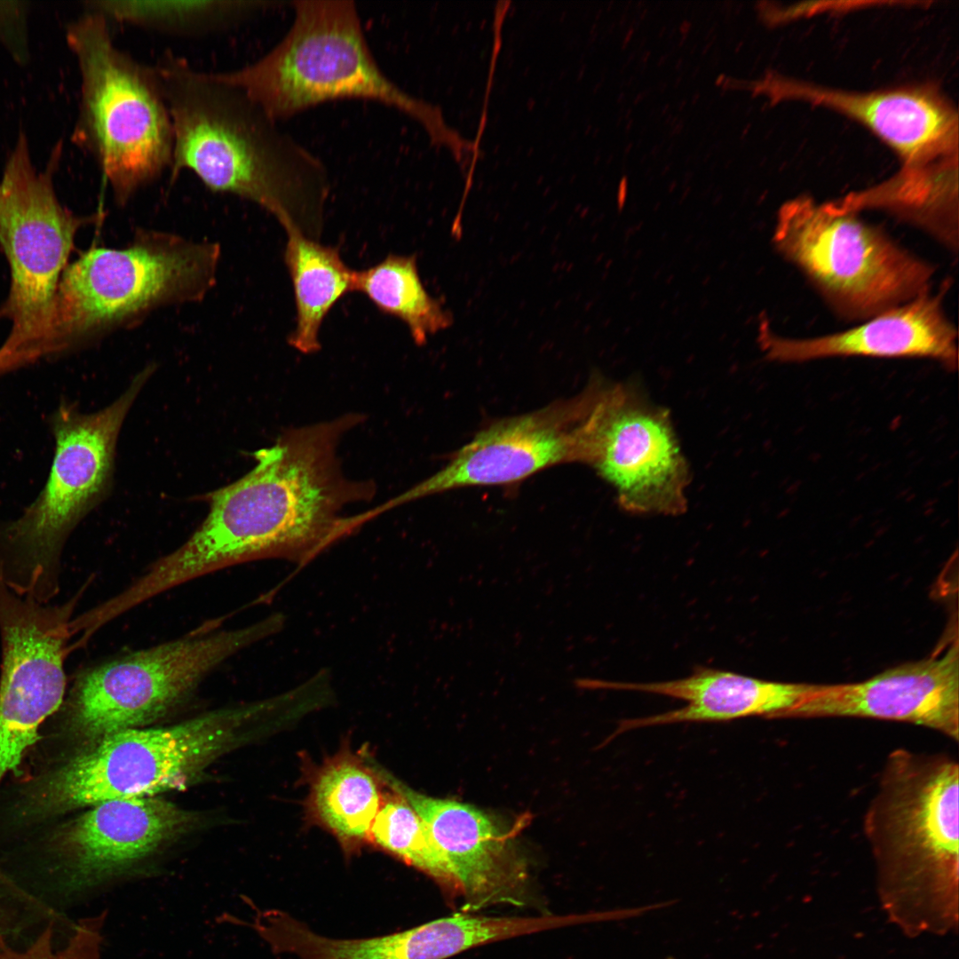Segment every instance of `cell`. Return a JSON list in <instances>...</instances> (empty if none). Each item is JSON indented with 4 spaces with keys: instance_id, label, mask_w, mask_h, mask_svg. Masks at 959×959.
Returning a JSON list of instances; mask_svg holds the SVG:
<instances>
[{
    "instance_id": "52a82bcc",
    "label": "cell",
    "mask_w": 959,
    "mask_h": 959,
    "mask_svg": "<svg viewBox=\"0 0 959 959\" xmlns=\"http://www.w3.org/2000/svg\"><path fill=\"white\" fill-rule=\"evenodd\" d=\"M153 371L148 366L99 411L85 414L63 404L52 416L55 447L48 479L20 517L0 525V582L17 595L42 604L58 595L63 547L108 490L120 429Z\"/></svg>"
},
{
    "instance_id": "3957f363",
    "label": "cell",
    "mask_w": 959,
    "mask_h": 959,
    "mask_svg": "<svg viewBox=\"0 0 959 959\" xmlns=\"http://www.w3.org/2000/svg\"><path fill=\"white\" fill-rule=\"evenodd\" d=\"M876 887L910 937L957 930L959 765L945 753L888 754L864 816Z\"/></svg>"
},
{
    "instance_id": "4316f807",
    "label": "cell",
    "mask_w": 959,
    "mask_h": 959,
    "mask_svg": "<svg viewBox=\"0 0 959 959\" xmlns=\"http://www.w3.org/2000/svg\"><path fill=\"white\" fill-rule=\"evenodd\" d=\"M384 796L369 843L431 877L449 903L461 900L459 883L425 824L398 793Z\"/></svg>"
},
{
    "instance_id": "d6986e66",
    "label": "cell",
    "mask_w": 959,
    "mask_h": 959,
    "mask_svg": "<svg viewBox=\"0 0 959 959\" xmlns=\"http://www.w3.org/2000/svg\"><path fill=\"white\" fill-rule=\"evenodd\" d=\"M926 291L881 312L852 329L812 338L774 334L767 321L759 325L757 341L769 361L803 362L835 356L927 358L947 369L958 365L957 332L947 318L943 294Z\"/></svg>"
},
{
    "instance_id": "e0dca14e",
    "label": "cell",
    "mask_w": 959,
    "mask_h": 959,
    "mask_svg": "<svg viewBox=\"0 0 959 959\" xmlns=\"http://www.w3.org/2000/svg\"><path fill=\"white\" fill-rule=\"evenodd\" d=\"M860 717L914 724L959 741V654L907 662L867 680L811 685L782 718Z\"/></svg>"
},
{
    "instance_id": "44dd1931",
    "label": "cell",
    "mask_w": 959,
    "mask_h": 959,
    "mask_svg": "<svg viewBox=\"0 0 959 959\" xmlns=\"http://www.w3.org/2000/svg\"><path fill=\"white\" fill-rule=\"evenodd\" d=\"M249 923L277 955L297 959H448L470 946L471 936L456 915L387 935L335 939L312 931L280 909H259Z\"/></svg>"
},
{
    "instance_id": "30bf717a",
    "label": "cell",
    "mask_w": 959,
    "mask_h": 959,
    "mask_svg": "<svg viewBox=\"0 0 959 959\" xmlns=\"http://www.w3.org/2000/svg\"><path fill=\"white\" fill-rule=\"evenodd\" d=\"M224 617L180 638L122 654L81 671L67 702L72 728L97 741L146 727L182 702L220 664L277 632L283 617L223 629Z\"/></svg>"
},
{
    "instance_id": "83f0119b",
    "label": "cell",
    "mask_w": 959,
    "mask_h": 959,
    "mask_svg": "<svg viewBox=\"0 0 959 959\" xmlns=\"http://www.w3.org/2000/svg\"><path fill=\"white\" fill-rule=\"evenodd\" d=\"M107 912L80 918L61 947H56L55 919L44 925L28 945L19 948L0 935V959H100Z\"/></svg>"
},
{
    "instance_id": "4fadbf2b",
    "label": "cell",
    "mask_w": 959,
    "mask_h": 959,
    "mask_svg": "<svg viewBox=\"0 0 959 959\" xmlns=\"http://www.w3.org/2000/svg\"><path fill=\"white\" fill-rule=\"evenodd\" d=\"M84 588L52 605L17 595L0 582V781L18 768L40 725L62 704L65 662L82 646L74 617Z\"/></svg>"
},
{
    "instance_id": "7a4b0ae2",
    "label": "cell",
    "mask_w": 959,
    "mask_h": 959,
    "mask_svg": "<svg viewBox=\"0 0 959 959\" xmlns=\"http://www.w3.org/2000/svg\"><path fill=\"white\" fill-rule=\"evenodd\" d=\"M155 66L173 126L170 178L191 171L210 191L262 207L285 231L318 239L329 193L321 159L214 72L171 52Z\"/></svg>"
},
{
    "instance_id": "7402d4cb",
    "label": "cell",
    "mask_w": 959,
    "mask_h": 959,
    "mask_svg": "<svg viewBox=\"0 0 959 959\" xmlns=\"http://www.w3.org/2000/svg\"><path fill=\"white\" fill-rule=\"evenodd\" d=\"M836 210L858 213L881 209L922 227L948 249L958 248V157L904 167L881 184L830 201Z\"/></svg>"
},
{
    "instance_id": "5b68a950",
    "label": "cell",
    "mask_w": 959,
    "mask_h": 959,
    "mask_svg": "<svg viewBox=\"0 0 959 959\" xmlns=\"http://www.w3.org/2000/svg\"><path fill=\"white\" fill-rule=\"evenodd\" d=\"M218 243L139 229L123 248L93 247L66 267L38 355L134 326L154 311L199 302L216 284Z\"/></svg>"
},
{
    "instance_id": "7c38bea8",
    "label": "cell",
    "mask_w": 959,
    "mask_h": 959,
    "mask_svg": "<svg viewBox=\"0 0 959 959\" xmlns=\"http://www.w3.org/2000/svg\"><path fill=\"white\" fill-rule=\"evenodd\" d=\"M590 383L584 464L611 485L625 512L685 513L692 474L670 411L638 383L611 381L597 372Z\"/></svg>"
},
{
    "instance_id": "cb8c5ba5",
    "label": "cell",
    "mask_w": 959,
    "mask_h": 959,
    "mask_svg": "<svg viewBox=\"0 0 959 959\" xmlns=\"http://www.w3.org/2000/svg\"><path fill=\"white\" fill-rule=\"evenodd\" d=\"M284 262L293 286L296 327L289 344L303 353L321 349L320 330L331 308L353 292L354 270L339 249L325 246L296 230L287 231Z\"/></svg>"
},
{
    "instance_id": "ffe728a7",
    "label": "cell",
    "mask_w": 959,
    "mask_h": 959,
    "mask_svg": "<svg viewBox=\"0 0 959 959\" xmlns=\"http://www.w3.org/2000/svg\"><path fill=\"white\" fill-rule=\"evenodd\" d=\"M811 685L759 679L698 667L686 678L661 682H615L587 678V689L637 691L686 701L679 709L619 722L609 740L630 730L686 722H719L749 717L782 718Z\"/></svg>"
},
{
    "instance_id": "603a6c76",
    "label": "cell",
    "mask_w": 959,
    "mask_h": 959,
    "mask_svg": "<svg viewBox=\"0 0 959 959\" xmlns=\"http://www.w3.org/2000/svg\"><path fill=\"white\" fill-rule=\"evenodd\" d=\"M383 783L376 765H369L351 753L338 754L313 775L307 812L352 852L369 843L370 828L384 798Z\"/></svg>"
},
{
    "instance_id": "2e32d148",
    "label": "cell",
    "mask_w": 959,
    "mask_h": 959,
    "mask_svg": "<svg viewBox=\"0 0 959 959\" xmlns=\"http://www.w3.org/2000/svg\"><path fill=\"white\" fill-rule=\"evenodd\" d=\"M195 820L192 812L157 796L92 805L59 832L62 890L78 897L131 875Z\"/></svg>"
},
{
    "instance_id": "8fae6325",
    "label": "cell",
    "mask_w": 959,
    "mask_h": 959,
    "mask_svg": "<svg viewBox=\"0 0 959 959\" xmlns=\"http://www.w3.org/2000/svg\"><path fill=\"white\" fill-rule=\"evenodd\" d=\"M61 155L56 145L46 170L33 165L21 132L0 179V244L11 269V289L1 314L12 331L1 352L19 357L36 345L46 326L59 277L78 229L99 218L80 217L57 198L52 173Z\"/></svg>"
},
{
    "instance_id": "277c9868",
    "label": "cell",
    "mask_w": 959,
    "mask_h": 959,
    "mask_svg": "<svg viewBox=\"0 0 959 959\" xmlns=\"http://www.w3.org/2000/svg\"><path fill=\"white\" fill-rule=\"evenodd\" d=\"M282 39L252 63L214 72L245 92L277 122L317 104L363 99L392 107L421 123L436 145L453 154L464 139L448 127L439 107L401 89L380 67L351 0L293 1Z\"/></svg>"
},
{
    "instance_id": "d4e9b609",
    "label": "cell",
    "mask_w": 959,
    "mask_h": 959,
    "mask_svg": "<svg viewBox=\"0 0 959 959\" xmlns=\"http://www.w3.org/2000/svg\"><path fill=\"white\" fill-rule=\"evenodd\" d=\"M279 2L248 0H99L88 10L115 21L176 37L226 32L269 10Z\"/></svg>"
},
{
    "instance_id": "ba28073f",
    "label": "cell",
    "mask_w": 959,
    "mask_h": 959,
    "mask_svg": "<svg viewBox=\"0 0 959 959\" xmlns=\"http://www.w3.org/2000/svg\"><path fill=\"white\" fill-rule=\"evenodd\" d=\"M279 709L275 697L170 726L127 729L102 737L44 777L30 794L28 810L48 815L184 789L238 746L250 725Z\"/></svg>"
},
{
    "instance_id": "8992f818",
    "label": "cell",
    "mask_w": 959,
    "mask_h": 959,
    "mask_svg": "<svg viewBox=\"0 0 959 959\" xmlns=\"http://www.w3.org/2000/svg\"><path fill=\"white\" fill-rule=\"evenodd\" d=\"M66 38L81 77L73 141L92 156L124 206L171 168L173 126L160 76L155 65L116 44L110 21L98 12L71 22Z\"/></svg>"
},
{
    "instance_id": "9c48e42d",
    "label": "cell",
    "mask_w": 959,
    "mask_h": 959,
    "mask_svg": "<svg viewBox=\"0 0 959 959\" xmlns=\"http://www.w3.org/2000/svg\"><path fill=\"white\" fill-rule=\"evenodd\" d=\"M773 242L847 319L867 320L929 291L934 273L857 213L808 195L781 206Z\"/></svg>"
},
{
    "instance_id": "f1b7e54d",
    "label": "cell",
    "mask_w": 959,
    "mask_h": 959,
    "mask_svg": "<svg viewBox=\"0 0 959 959\" xmlns=\"http://www.w3.org/2000/svg\"><path fill=\"white\" fill-rule=\"evenodd\" d=\"M55 913L43 902L0 888V935L12 943L40 923L53 919Z\"/></svg>"
},
{
    "instance_id": "6da1fadb",
    "label": "cell",
    "mask_w": 959,
    "mask_h": 959,
    "mask_svg": "<svg viewBox=\"0 0 959 959\" xmlns=\"http://www.w3.org/2000/svg\"><path fill=\"white\" fill-rule=\"evenodd\" d=\"M358 413L289 428L257 451V464L207 495L210 511L194 534L134 582L149 600L217 570L261 559L306 561L366 522L344 509L369 501L376 486L343 473L337 447L361 423Z\"/></svg>"
},
{
    "instance_id": "ac0fdd59",
    "label": "cell",
    "mask_w": 959,
    "mask_h": 959,
    "mask_svg": "<svg viewBox=\"0 0 959 959\" xmlns=\"http://www.w3.org/2000/svg\"><path fill=\"white\" fill-rule=\"evenodd\" d=\"M378 770L385 785L419 815L449 862L460 885L462 912L531 903L526 868L488 815L471 804L425 796Z\"/></svg>"
},
{
    "instance_id": "5bb4252c",
    "label": "cell",
    "mask_w": 959,
    "mask_h": 959,
    "mask_svg": "<svg viewBox=\"0 0 959 959\" xmlns=\"http://www.w3.org/2000/svg\"><path fill=\"white\" fill-rule=\"evenodd\" d=\"M591 391L499 420L478 432L433 475L388 501L390 508L465 487L520 481L563 463L585 462Z\"/></svg>"
},
{
    "instance_id": "9a60e30c",
    "label": "cell",
    "mask_w": 959,
    "mask_h": 959,
    "mask_svg": "<svg viewBox=\"0 0 959 959\" xmlns=\"http://www.w3.org/2000/svg\"><path fill=\"white\" fill-rule=\"evenodd\" d=\"M752 88L773 102H807L858 121L894 150L904 167L958 157L957 111L931 83L859 92L769 74Z\"/></svg>"
},
{
    "instance_id": "484cf974",
    "label": "cell",
    "mask_w": 959,
    "mask_h": 959,
    "mask_svg": "<svg viewBox=\"0 0 959 959\" xmlns=\"http://www.w3.org/2000/svg\"><path fill=\"white\" fill-rule=\"evenodd\" d=\"M353 292L363 294L378 311L406 324L418 345L453 322L440 300L424 288L415 255L390 254L376 265L354 271Z\"/></svg>"
}]
</instances>
